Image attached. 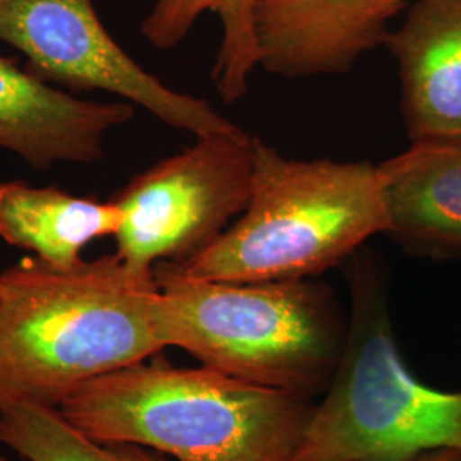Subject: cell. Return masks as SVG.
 <instances>
[{
  "label": "cell",
  "instance_id": "1",
  "mask_svg": "<svg viewBox=\"0 0 461 461\" xmlns=\"http://www.w3.org/2000/svg\"><path fill=\"white\" fill-rule=\"evenodd\" d=\"M159 285L116 253L74 267L23 258L0 274V411L60 407L84 384L149 361L166 346Z\"/></svg>",
  "mask_w": 461,
  "mask_h": 461
},
{
  "label": "cell",
  "instance_id": "2",
  "mask_svg": "<svg viewBox=\"0 0 461 461\" xmlns=\"http://www.w3.org/2000/svg\"><path fill=\"white\" fill-rule=\"evenodd\" d=\"M313 407L207 366L144 361L89 381L59 409L98 441L175 461H289Z\"/></svg>",
  "mask_w": 461,
  "mask_h": 461
},
{
  "label": "cell",
  "instance_id": "3",
  "mask_svg": "<svg viewBox=\"0 0 461 461\" xmlns=\"http://www.w3.org/2000/svg\"><path fill=\"white\" fill-rule=\"evenodd\" d=\"M154 318L166 348L232 378L312 396L327 390L348 316L333 289L314 279L219 282L154 267Z\"/></svg>",
  "mask_w": 461,
  "mask_h": 461
},
{
  "label": "cell",
  "instance_id": "4",
  "mask_svg": "<svg viewBox=\"0 0 461 461\" xmlns=\"http://www.w3.org/2000/svg\"><path fill=\"white\" fill-rule=\"evenodd\" d=\"M386 228L378 166L293 159L253 139L245 212L194 257L163 264L198 280L313 279Z\"/></svg>",
  "mask_w": 461,
  "mask_h": 461
},
{
  "label": "cell",
  "instance_id": "5",
  "mask_svg": "<svg viewBox=\"0 0 461 461\" xmlns=\"http://www.w3.org/2000/svg\"><path fill=\"white\" fill-rule=\"evenodd\" d=\"M348 287L340 361L289 461H415L461 451V392L436 390L409 371L384 272L363 248L348 258Z\"/></svg>",
  "mask_w": 461,
  "mask_h": 461
},
{
  "label": "cell",
  "instance_id": "6",
  "mask_svg": "<svg viewBox=\"0 0 461 461\" xmlns=\"http://www.w3.org/2000/svg\"><path fill=\"white\" fill-rule=\"evenodd\" d=\"M253 139L245 131L197 137L192 148L133 176L113 197L122 212L116 255L150 272L211 245L247 209Z\"/></svg>",
  "mask_w": 461,
  "mask_h": 461
},
{
  "label": "cell",
  "instance_id": "7",
  "mask_svg": "<svg viewBox=\"0 0 461 461\" xmlns=\"http://www.w3.org/2000/svg\"><path fill=\"white\" fill-rule=\"evenodd\" d=\"M0 41L23 51L26 68L49 83L115 95L195 137L243 132L209 101L139 66L104 28L95 0H0Z\"/></svg>",
  "mask_w": 461,
  "mask_h": 461
},
{
  "label": "cell",
  "instance_id": "8",
  "mask_svg": "<svg viewBox=\"0 0 461 461\" xmlns=\"http://www.w3.org/2000/svg\"><path fill=\"white\" fill-rule=\"evenodd\" d=\"M413 0H258V67L284 79L350 72L383 47L392 19Z\"/></svg>",
  "mask_w": 461,
  "mask_h": 461
},
{
  "label": "cell",
  "instance_id": "9",
  "mask_svg": "<svg viewBox=\"0 0 461 461\" xmlns=\"http://www.w3.org/2000/svg\"><path fill=\"white\" fill-rule=\"evenodd\" d=\"M133 113L129 101L77 98L0 57V149L36 169L99 161L106 135Z\"/></svg>",
  "mask_w": 461,
  "mask_h": 461
},
{
  "label": "cell",
  "instance_id": "10",
  "mask_svg": "<svg viewBox=\"0 0 461 461\" xmlns=\"http://www.w3.org/2000/svg\"><path fill=\"white\" fill-rule=\"evenodd\" d=\"M383 47L398 67L409 139L461 140V0H413Z\"/></svg>",
  "mask_w": 461,
  "mask_h": 461
},
{
  "label": "cell",
  "instance_id": "11",
  "mask_svg": "<svg viewBox=\"0 0 461 461\" xmlns=\"http://www.w3.org/2000/svg\"><path fill=\"white\" fill-rule=\"evenodd\" d=\"M386 232L412 255L461 260V140H424L378 165Z\"/></svg>",
  "mask_w": 461,
  "mask_h": 461
},
{
  "label": "cell",
  "instance_id": "12",
  "mask_svg": "<svg viewBox=\"0 0 461 461\" xmlns=\"http://www.w3.org/2000/svg\"><path fill=\"white\" fill-rule=\"evenodd\" d=\"M122 212L115 200L77 197L57 186L0 182V238L55 267L79 264L84 248L115 236Z\"/></svg>",
  "mask_w": 461,
  "mask_h": 461
},
{
  "label": "cell",
  "instance_id": "13",
  "mask_svg": "<svg viewBox=\"0 0 461 461\" xmlns=\"http://www.w3.org/2000/svg\"><path fill=\"white\" fill-rule=\"evenodd\" d=\"M258 0H156L142 23V36L152 47H178L198 17L212 13L221 19L222 40L217 51L212 81L228 104L247 96L249 79L258 67L255 14Z\"/></svg>",
  "mask_w": 461,
  "mask_h": 461
},
{
  "label": "cell",
  "instance_id": "14",
  "mask_svg": "<svg viewBox=\"0 0 461 461\" xmlns=\"http://www.w3.org/2000/svg\"><path fill=\"white\" fill-rule=\"evenodd\" d=\"M0 445L23 461H175L144 446L98 441L60 409L33 403L0 411Z\"/></svg>",
  "mask_w": 461,
  "mask_h": 461
},
{
  "label": "cell",
  "instance_id": "15",
  "mask_svg": "<svg viewBox=\"0 0 461 461\" xmlns=\"http://www.w3.org/2000/svg\"><path fill=\"white\" fill-rule=\"evenodd\" d=\"M415 461H461L460 449H436Z\"/></svg>",
  "mask_w": 461,
  "mask_h": 461
},
{
  "label": "cell",
  "instance_id": "16",
  "mask_svg": "<svg viewBox=\"0 0 461 461\" xmlns=\"http://www.w3.org/2000/svg\"><path fill=\"white\" fill-rule=\"evenodd\" d=\"M0 461H11V460H9V458H7V456H5V455H4V453H2V451H0Z\"/></svg>",
  "mask_w": 461,
  "mask_h": 461
}]
</instances>
